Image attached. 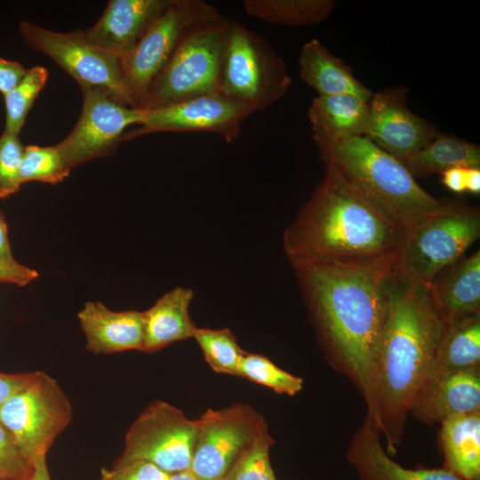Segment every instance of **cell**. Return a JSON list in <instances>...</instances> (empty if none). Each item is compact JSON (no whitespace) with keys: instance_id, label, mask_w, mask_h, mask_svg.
<instances>
[{"instance_id":"1","label":"cell","mask_w":480,"mask_h":480,"mask_svg":"<svg viewBox=\"0 0 480 480\" xmlns=\"http://www.w3.org/2000/svg\"><path fill=\"white\" fill-rule=\"evenodd\" d=\"M396 259L312 263L293 268L327 362L359 391L370 418L372 364L386 317L388 284Z\"/></svg>"},{"instance_id":"2","label":"cell","mask_w":480,"mask_h":480,"mask_svg":"<svg viewBox=\"0 0 480 480\" xmlns=\"http://www.w3.org/2000/svg\"><path fill=\"white\" fill-rule=\"evenodd\" d=\"M444 325L427 286L403 274L395 263L371 370L370 419L390 456L397 452L410 408L431 374Z\"/></svg>"},{"instance_id":"3","label":"cell","mask_w":480,"mask_h":480,"mask_svg":"<svg viewBox=\"0 0 480 480\" xmlns=\"http://www.w3.org/2000/svg\"><path fill=\"white\" fill-rule=\"evenodd\" d=\"M403 229L325 165L322 180L284 229L293 268L306 264L362 263L396 256Z\"/></svg>"},{"instance_id":"4","label":"cell","mask_w":480,"mask_h":480,"mask_svg":"<svg viewBox=\"0 0 480 480\" xmlns=\"http://www.w3.org/2000/svg\"><path fill=\"white\" fill-rule=\"evenodd\" d=\"M324 165L387 219L405 229L442 211L447 201L428 193L404 164L364 136L313 135Z\"/></svg>"},{"instance_id":"5","label":"cell","mask_w":480,"mask_h":480,"mask_svg":"<svg viewBox=\"0 0 480 480\" xmlns=\"http://www.w3.org/2000/svg\"><path fill=\"white\" fill-rule=\"evenodd\" d=\"M292 79L284 60L264 37L228 20L222 52L220 93L252 113L281 100Z\"/></svg>"},{"instance_id":"6","label":"cell","mask_w":480,"mask_h":480,"mask_svg":"<svg viewBox=\"0 0 480 480\" xmlns=\"http://www.w3.org/2000/svg\"><path fill=\"white\" fill-rule=\"evenodd\" d=\"M479 237V208L447 201L442 211L403 229L396 263L403 274L427 286Z\"/></svg>"},{"instance_id":"7","label":"cell","mask_w":480,"mask_h":480,"mask_svg":"<svg viewBox=\"0 0 480 480\" xmlns=\"http://www.w3.org/2000/svg\"><path fill=\"white\" fill-rule=\"evenodd\" d=\"M228 23V19L222 17L190 31L153 82L141 109L159 108L220 93Z\"/></svg>"},{"instance_id":"8","label":"cell","mask_w":480,"mask_h":480,"mask_svg":"<svg viewBox=\"0 0 480 480\" xmlns=\"http://www.w3.org/2000/svg\"><path fill=\"white\" fill-rule=\"evenodd\" d=\"M200 0H170L133 50L120 60L132 106L143 108L149 89L184 37L196 27L221 19Z\"/></svg>"},{"instance_id":"9","label":"cell","mask_w":480,"mask_h":480,"mask_svg":"<svg viewBox=\"0 0 480 480\" xmlns=\"http://www.w3.org/2000/svg\"><path fill=\"white\" fill-rule=\"evenodd\" d=\"M71 419L68 396L54 378L40 371L0 406V423L32 466L46 456Z\"/></svg>"},{"instance_id":"10","label":"cell","mask_w":480,"mask_h":480,"mask_svg":"<svg viewBox=\"0 0 480 480\" xmlns=\"http://www.w3.org/2000/svg\"><path fill=\"white\" fill-rule=\"evenodd\" d=\"M197 435V420L188 419L175 406L156 400L133 421L116 460H141L173 474L190 467Z\"/></svg>"},{"instance_id":"11","label":"cell","mask_w":480,"mask_h":480,"mask_svg":"<svg viewBox=\"0 0 480 480\" xmlns=\"http://www.w3.org/2000/svg\"><path fill=\"white\" fill-rule=\"evenodd\" d=\"M19 31L29 48L50 57L81 89L105 88L133 108L120 60L92 44L83 31L59 33L28 21H22Z\"/></svg>"},{"instance_id":"12","label":"cell","mask_w":480,"mask_h":480,"mask_svg":"<svg viewBox=\"0 0 480 480\" xmlns=\"http://www.w3.org/2000/svg\"><path fill=\"white\" fill-rule=\"evenodd\" d=\"M83 108L71 132L56 148L66 167L72 168L114 152L126 129L139 125L144 110L134 108L101 87L81 89Z\"/></svg>"},{"instance_id":"13","label":"cell","mask_w":480,"mask_h":480,"mask_svg":"<svg viewBox=\"0 0 480 480\" xmlns=\"http://www.w3.org/2000/svg\"><path fill=\"white\" fill-rule=\"evenodd\" d=\"M196 420L197 435L188 470L197 480H221L266 423L260 414L244 404L208 409Z\"/></svg>"},{"instance_id":"14","label":"cell","mask_w":480,"mask_h":480,"mask_svg":"<svg viewBox=\"0 0 480 480\" xmlns=\"http://www.w3.org/2000/svg\"><path fill=\"white\" fill-rule=\"evenodd\" d=\"M143 110L140 124L126 132L123 140L154 132H208L232 143L239 137L243 122L252 114L243 105L219 92Z\"/></svg>"},{"instance_id":"15","label":"cell","mask_w":480,"mask_h":480,"mask_svg":"<svg viewBox=\"0 0 480 480\" xmlns=\"http://www.w3.org/2000/svg\"><path fill=\"white\" fill-rule=\"evenodd\" d=\"M408 88L388 87L370 99L364 137L400 161L420 150L441 132L415 115L407 104Z\"/></svg>"},{"instance_id":"16","label":"cell","mask_w":480,"mask_h":480,"mask_svg":"<svg viewBox=\"0 0 480 480\" xmlns=\"http://www.w3.org/2000/svg\"><path fill=\"white\" fill-rule=\"evenodd\" d=\"M170 0H112L85 38L119 60L129 54Z\"/></svg>"},{"instance_id":"17","label":"cell","mask_w":480,"mask_h":480,"mask_svg":"<svg viewBox=\"0 0 480 480\" xmlns=\"http://www.w3.org/2000/svg\"><path fill=\"white\" fill-rule=\"evenodd\" d=\"M480 412V368L430 377L409 415L428 425L451 417Z\"/></svg>"},{"instance_id":"18","label":"cell","mask_w":480,"mask_h":480,"mask_svg":"<svg viewBox=\"0 0 480 480\" xmlns=\"http://www.w3.org/2000/svg\"><path fill=\"white\" fill-rule=\"evenodd\" d=\"M380 437L366 415L353 434L346 452L347 460L359 480H464L444 468L402 467L387 453Z\"/></svg>"},{"instance_id":"19","label":"cell","mask_w":480,"mask_h":480,"mask_svg":"<svg viewBox=\"0 0 480 480\" xmlns=\"http://www.w3.org/2000/svg\"><path fill=\"white\" fill-rule=\"evenodd\" d=\"M77 317L86 337V348L95 354L142 350L143 311H113L101 302L89 301Z\"/></svg>"},{"instance_id":"20","label":"cell","mask_w":480,"mask_h":480,"mask_svg":"<svg viewBox=\"0 0 480 480\" xmlns=\"http://www.w3.org/2000/svg\"><path fill=\"white\" fill-rule=\"evenodd\" d=\"M445 322L480 312V251L463 255L441 270L427 285Z\"/></svg>"},{"instance_id":"21","label":"cell","mask_w":480,"mask_h":480,"mask_svg":"<svg viewBox=\"0 0 480 480\" xmlns=\"http://www.w3.org/2000/svg\"><path fill=\"white\" fill-rule=\"evenodd\" d=\"M299 72L300 78L317 92V96L348 93L369 101L373 94L356 77L348 65L316 38L303 44L299 57Z\"/></svg>"},{"instance_id":"22","label":"cell","mask_w":480,"mask_h":480,"mask_svg":"<svg viewBox=\"0 0 480 480\" xmlns=\"http://www.w3.org/2000/svg\"><path fill=\"white\" fill-rule=\"evenodd\" d=\"M193 298L191 289L176 287L143 311L144 340L141 351L156 352L173 342L194 337L197 327L189 314Z\"/></svg>"},{"instance_id":"23","label":"cell","mask_w":480,"mask_h":480,"mask_svg":"<svg viewBox=\"0 0 480 480\" xmlns=\"http://www.w3.org/2000/svg\"><path fill=\"white\" fill-rule=\"evenodd\" d=\"M440 424L443 468L464 480H480V412L451 417Z\"/></svg>"},{"instance_id":"24","label":"cell","mask_w":480,"mask_h":480,"mask_svg":"<svg viewBox=\"0 0 480 480\" xmlns=\"http://www.w3.org/2000/svg\"><path fill=\"white\" fill-rule=\"evenodd\" d=\"M368 102L348 93L316 97L308 112L313 135L364 136Z\"/></svg>"},{"instance_id":"25","label":"cell","mask_w":480,"mask_h":480,"mask_svg":"<svg viewBox=\"0 0 480 480\" xmlns=\"http://www.w3.org/2000/svg\"><path fill=\"white\" fill-rule=\"evenodd\" d=\"M478 368H480V312L445 322L429 378Z\"/></svg>"},{"instance_id":"26","label":"cell","mask_w":480,"mask_h":480,"mask_svg":"<svg viewBox=\"0 0 480 480\" xmlns=\"http://www.w3.org/2000/svg\"><path fill=\"white\" fill-rule=\"evenodd\" d=\"M401 162L415 179L441 174L454 167L480 168V147L456 136L440 133Z\"/></svg>"},{"instance_id":"27","label":"cell","mask_w":480,"mask_h":480,"mask_svg":"<svg viewBox=\"0 0 480 480\" xmlns=\"http://www.w3.org/2000/svg\"><path fill=\"white\" fill-rule=\"evenodd\" d=\"M246 14L285 27H305L325 20L332 13L333 0H244Z\"/></svg>"},{"instance_id":"28","label":"cell","mask_w":480,"mask_h":480,"mask_svg":"<svg viewBox=\"0 0 480 480\" xmlns=\"http://www.w3.org/2000/svg\"><path fill=\"white\" fill-rule=\"evenodd\" d=\"M205 361L216 372L239 377L240 362L244 351L228 328H196L194 337Z\"/></svg>"},{"instance_id":"29","label":"cell","mask_w":480,"mask_h":480,"mask_svg":"<svg viewBox=\"0 0 480 480\" xmlns=\"http://www.w3.org/2000/svg\"><path fill=\"white\" fill-rule=\"evenodd\" d=\"M273 443L265 423L243 449L221 480H277L269 459Z\"/></svg>"},{"instance_id":"30","label":"cell","mask_w":480,"mask_h":480,"mask_svg":"<svg viewBox=\"0 0 480 480\" xmlns=\"http://www.w3.org/2000/svg\"><path fill=\"white\" fill-rule=\"evenodd\" d=\"M48 71L42 66L27 70L23 78L4 95L6 122L4 132L19 135L35 100L45 84Z\"/></svg>"},{"instance_id":"31","label":"cell","mask_w":480,"mask_h":480,"mask_svg":"<svg viewBox=\"0 0 480 480\" xmlns=\"http://www.w3.org/2000/svg\"><path fill=\"white\" fill-rule=\"evenodd\" d=\"M69 172L55 145L24 147L19 170L20 185L28 181L56 184L64 180Z\"/></svg>"},{"instance_id":"32","label":"cell","mask_w":480,"mask_h":480,"mask_svg":"<svg viewBox=\"0 0 480 480\" xmlns=\"http://www.w3.org/2000/svg\"><path fill=\"white\" fill-rule=\"evenodd\" d=\"M239 377L265 386L279 394L294 396L303 387V380L276 366L268 357L244 353L239 366Z\"/></svg>"},{"instance_id":"33","label":"cell","mask_w":480,"mask_h":480,"mask_svg":"<svg viewBox=\"0 0 480 480\" xmlns=\"http://www.w3.org/2000/svg\"><path fill=\"white\" fill-rule=\"evenodd\" d=\"M24 147L19 135L7 132L0 136V198H6L20 188L19 170Z\"/></svg>"},{"instance_id":"34","label":"cell","mask_w":480,"mask_h":480,"mask_svg":"<svg viewBox=\"0 0 480 480\" xmlns=\"http://www.w3.org/2000/svg\"><path fill=\"white\" fill-rule=\"evenodd\" d=\"M33 466L0 423V480H30Z\"/></svg>"},{"instance_id":"35","label":"cell","mask_w":480,"mask_h":480,"mask_svg":"<svg viewBox=\"0 0 480 480\" xmlns=\"http://www.w3.org/2000/svg\"><path fill=\"white\" fill-rule=\"evenodd\" d=\"M170 475L146 461H116L113 468L101 469L99 480H168Z\"/></svg>"},{"instance_id":"36","label":"cell","mask_w":480,"mask_h":480,"mask_svg":"<svg viewBox=\"0 0 480 480\" xmlns=\"http://www.w3.org/2000/svg\"><path fill=\"white\" fill-rule=\"evenodd\" d=\"M38 276V273L14 261L0 260V282L24 286Z\"/></svg>"},{"instance_id":"37","label":"cell","mask_w":480,"mask_h":480,"mask_svg":"<svg viewBox=\"0 0 480 480\" xmlns=\"http://www.w3.org/2000/svg\"><path fill=\"white\" fill-rule=\"evenodd\" d=\"M27 70L20 62L0 58V92L4 95L14 88Z\"/></svg>"},{"instance_id":"38","label":"cell","mask_w":480,"mask_h":480,"mask_svg":"<svg viewBox=\"0 0 480 480\" xmlns=\"http://www.w3.org/2000/svg\"><path fill=\"white\" fill-rule=\"evenodd\" d=\"M36 372L26 373H0V406L13 394L28 386L35 378Z\"/></svg>"},{"instance_id":"39","label":"cell","mask_w":480,"mask_h":480,"mask_svg":"<svg viewBox=\"0 0 480 480\" xmlns=\"http://www.w3.org/2000/svg\"><path fill=\"white\" fill-rule=\"evenodd\" d=\"M465 172L466 168L462 167L448 169L441 173V181L449 190L454 193H464L466 191Z\"/></svg>"},{"instance_id":"40","label":"cell","mask_w":480,"mask_h":480,"mask_svg":"<svg viewBox=\"0 0 480 480\" xmlns=\"http://www.w3.org/2000/svg\"><path fill=\"white\" fill-rule=\"evenodd\" d=\"M0 260L6 261H14L12 254L9 240L7 224L4 215L0 212Z\"/></svg>"},{"instance_id":"41","label":"cell","mask_w":480,"mask_h":480,"mask_svg":"<svg viewBox=\"0 0 480 480\" xmlns=\"http://www.w3.org/2000/svg\"><path fill=\"white\" fill-rule=\"evenodd\" d=\"M465 188L466 191L474 195L480 193V168H466Z\"/></svg>"},{"instance_id":"42","label":"cell","mask_w":480,"mask_h":480,"mask_svg":"<svg viewBox=\"0 0 480 480\" xmlns=\"http://www.w3.org/2000/svg\"><path fill=\"white\" fill-rule=\"evenodd\" d=\"M30 480H52L47 467L46 456H43L35 461Z\"/></svg>"},{"instance_id":"43","label":"cell","mask_w":480,"mask_h":480,"mask_svg":"<svg viewBox=\"0 0 480 480\" xmlns=\"http://www.w3.org/2000/svg\"><path fill=\"white\" fill-rule=\"evenodd\" d=\"M168 480H197L192 473L188 469L170 475Z\"/></svg>"}]
</instances>
